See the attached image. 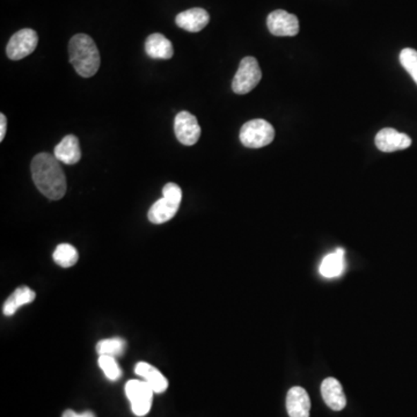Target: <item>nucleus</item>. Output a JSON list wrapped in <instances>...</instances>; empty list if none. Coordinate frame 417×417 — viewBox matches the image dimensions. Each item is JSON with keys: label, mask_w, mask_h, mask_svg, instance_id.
<instances>
[{"label": "nucleus", "mask_w": 417, "mask_h": 417, "mask_svg": "<svg viewBox=\"0 0 417 417\" xmlns=\"http://www.w3.org/2000/svg\"><path fill=\"white\" fill-rule=\"evenodd\" d=\"M32 181L41 194L49 200L59 201L66 193V178L61 162L50 153H39L32 159Z\"/></svg>", "instance_id": "obj_1"}, {"label": "nucleus", "mask_w": 417, "mask_h": 417, "mask_svg": "<svg viewBox=\"0 0 417 417\" xmlns=\"http://www.w3.org/2000/svg\"><path fill=\"white\" fill-rule=\"evenodd\" d=\"M68 55L75 72L81 77H93L100 68V54L97 44L86 34H77L70 40Z\"/></svg>", "instance_id": "obj_2"}, {"label": "nucleus", "mask_w": 417, "mask_h": 417, "mask_svg": "<svg viewBox=\"0 0 417 417\" xmlns=\"http://www.w3.org/2000/svg\"><path fill=\"white\" fill-rule=\"evenodd\" d=\"M275 138V129L262 119L248 121L240 130V142L249 149H261Z\"/></svg>", "instance_id": "obj_3"}, {"label": "nucleus", "mask_w": 417, "mask_h": 417, "mask_svg": "<svg viewBox=\"0 0 417 417\" xmlns=\"http://www.w3.org/2000/svg\"><path fill=\"white\" fill-rule=\"evenodd\" d=\"M262 78V71L260 68L259 62L254 57H245L240 62L239 68L233 78L232 90L236 94L249 93L259 85Z\"/></svg>", "instance_id": "obj_4"}, {"label": "nucleus", "mask_w": 417, "mask_h": 417, "mask_svg": "<svg viewBox=\"0 0 417 417\" xmlns=\"http://www.w3.org/2000/svg\"><path fill=\"white\" fill-rule=\"evenodd\" d=\"M124 389L133 414L139 417L149 414L152 407L153 394H155L149 384L144 380L131 379L126 382Z\"/></svg>", "instance_id": "obj_5"}, {"label": "nucleus", "mask_w": 417, "mask_h": 417, "mask_svg": "<svg viewBox=\"0 0 417 417\" xmlns=\"http://www.w3.org/2000/svg\"><path fill=\"white\" fill-rule=\"evenodd\" d=\"M39 43V36L30 28L16 32L7 44L6 54L12 61H20L34 52Z\"/></svg>", "instance_id": "obj_6"}, {"label": "nucleus", "mask_w": 417, "mask_h": 417, "mask_svg": "<svg viewBox=\"0 0 417 417\" xmlns=\"http://www.w3.org/2000/svg\"><path fill=\"white\" fill-rule=\"evenodd\" d=\"M174 133L179 142L183 145L191 146L198 142L202 130L195 115L189 111H180L175 116Z\"/></svg>", "instance_id": "obj_7"}, {"label": "nucleus", "mask_w": 417, "mask_h": 417, "mask_svg": "<svg viewBox=\"0 0 417 417\" xmlns=\"http://www.w3.org/2000/svg\"><path fill=\"white\" fill-rule=\"evenodd\" d=\"M269 32L275 36H296L299 32L297 16L284 10H276L267 19Z\"/></svg>", "instance_id": "obj_8"}, {"label": "nucleus", "mask_w": 417, "mask_h": 417, "mask_svg": "<svg viewBox=\"0 0 417 417\" xmlns=\"http://www.w3.org/2000/svg\"><path fill=\"white\" fill-rule=\"evenodd\" d=\"M375 146L382 152H395L406 150L411 145V137L406 133H399L392 128H385L377 133Z\"/></svg>", "instance_id": "obj_9"}, {"label": "nucleus", "mask_w": 417, "mask_h": 417, "mask_svg": "<svg viewBox=\"0 0 417 417\" xmlns=\"http://www.w3.org/2000/svg\"><path fill=\"white\" fill-rule=\"evenodd\" d=\"M209 21H210V16L207 11L200 7L181 12L175 18V23L180 28L191 32H201L207 27Z\"/></svg>", "instance_id": "obj_10"}, {"label": "nucleus", "mask_w": 417, "mask_h": 417, "mask_svg": "<svg viewBox=\"0 0 417 417\" xmlns=\"http://www.w3.org/2000/svg\"><path fill=\"white\" fill-rule=\"evenodd\" d=\"M321 394L327 406L335 411L344 409L346 406V398L343 392L341 382L335 378L325 379L321 384Z\"/></svg>", "instance_id": "obj_11"}, {"label": "nucleus", "mask_w": 417, "mask_h": 417, "mask_svg": "<svg viewBox=\"0 0 417 417\" xmlns=\"http://www.w3.org/2000/svg\"><path fill=\"white\" fill-rule=\"evenodd\" d=\"M286 409L290 417H310V401L308 392L296 386L289 391Z\"/></svg>", "instance_id": "obj_12"}, {"label": "nucleus", "mask_w": 417, "mask_h": 417, "mask_svg": "<svg viewBox=\"0 0 417 417\" xmlns=\"http://www.w3.org/2000/svg\"><path fill=\"white\" fill-rule=\"evenodd\" d=\"M135 372L144 382L149 384L150 387L152 388L155 394H162L169 387V380H167L165 375H162V372L159 371L155 366L149 364V363H137Z\"/></svg>", "instance_id": "obj_13"}, {"label": "nucleus", "mask_w": 417, "mask_h": 417, "mask_svg": "<svg viewBox=\"0 0 417 417\" xmlns=\"http://www.w3.org/2000/svg\"><path fill=\"white\" fill-rule=\"evenodd\" d=\"M54 155L65 165H75L80 162L81 150L77 137L73 135L65 136L54 150Z\"/></svg>", "instance_id": "obj_14"}, {"label": "nucleus", "mask_w": 417, "mask_h": 417, "mask_svg": "<svg viewBox=\"0 0 417 417\" xmlns=\"http://www.w3.org/2000/svg\"><path fill=\"white\" fill-rule=\"evenodd\" d=\"M145 52L153 59H169L174 55L171 41L159 32L151 34L146 39Z\"/></svg>", "instance_id": "obj_15"}, {"label": "nucleus", "mask_w": 417, "mask_h": 417, "mask_svg": "<svg viewBox=\"0 0 417 417\" xmlns=\"http://www.w3.org/2000/svg\"><path fill=\"white\" fill-rule=\"evenodd\" d=\"M180 204L176 202L171 201L169 198H162L152 207H150L149 220L153 224L167 223L171 218H174L175 214H178Z\"/></svg>", "instance_id": "obj_16"}, {"label": "nucleus", "mask_w": 417, "mask_h": 417, "mask_svg": "<svg viewBox=\"0 0 417 417\" xmlns=\"http://www.w3.org/2000/svg\"><path fill=\"white\" fill-rule=\"evenodd\" d=\"M36 294L28 286H20L4 303L3 312L6 317H12L20 308L35 301Z\"/></svg>", "instance_id": "obj_17"}, {"label": "nucleus", "mask_w": 417, "mask_h": 417, "mask_svg": "<svg viewBox=\"0 0 417 417\" xmlns=\"http://www.w3.org/2000/svg\"><path fill=\"white\" fill-rule=\"evenodd\" d=\"M344 268H346L344 252L342 248H339L335 252L325 256L319 272L324 277L335 278L342 275Z\"/></svg>", "instance_id": "obj_18"}, {"label": "nucleus", "mask_w": 417, "mask_h": 417, "mask_svg": "<svg viewBox=\"0 0 417 417\" xmlns=\"http://www.w3.org/2000/svg\"><path fill=\"white\" fill-rule=\"evenodd\" d=\"M54 261L62 268H71L79 259V254L75 247L70 243H61L54 252Z\"/></svg>", "instance_id": "obj_19"}, {"label": "nucleus", "mask_w": 417, "mask_h": 417, "mask_svg": "<svg viewBox=\"0 0 417 417\" xmlns=\"http://www.w3.org/2000/svg\"><path fill=\"white\" fill-rule=\"evenodd\" d=\"M126 349V341L122 337H111L101 340L97 344V353L99 356L106 355L111 357H119L123 355L124 350Z\"/></svg>", "instance_id": "obj_20"}, {"label": "nucleus", "mask_w": 417, "mask_h": 417, "mask_svg": "<svg viewBox=\"0 0 417 417\" xmlns=\"http://www.w3.org/2000/svg\"><path fill=\"white\" fill-rule=\"evenodd\" d=\"M99 366L101 370L104 371V375L107 377L111 382L119 380L122 375V370H121L119 363L116 362L115 357L111 356L102 355L99 357Z\"/></svg>", "instance_id": "obj_21"}, {"label": "nucleus", "mask_w": 417, "mask_h": 417, "mask_svg": "<svg viewBox=\"0 0 417 417\" xmlns=\"http://www.w3.org/2000/svg\"><path fill=\"white\" fill-rule=\"evenodd\" d=\"M400 63L404 70L411 75L417 84V52L415 49L406 48L400 54Z\"/></svg>", "instance_id": "obj_22"}, {"label": "nucleus", "mask_w": 417, "mask_h": 417, "mask_svg": "<svg viewBox=\"0 0 417 417\" xmlns=\"http://www.w3.org/2000/svg\"><path fill=\"white\" fill-rule=\"evenodd\" d=\"M162 198H169V200H171V201H174L176 202V203L181 204V188L179 187L176 183L169 182V183H167L165 187L162 188Z\"/></svg>", "instance_id": "obj_23"}, {"label": "nucleus", "mask_w": 417, "mask_h": 417, "mask_svg": "<svg viewBox=\"0 0 417 417\" xmlns=\"http://www.w3.org/2000/svg\"><path fill=\"white\" fill-rule=\"evenodd\" d=\"M63 417H97L94 415V413L92 411H84V413H81V414H78L75 411H71V409H68V411H64V414H63Z\"/></svg>", "instance_id": "obj_24"}, {"label": "nucleus", "mask_w": 417, "mask_h": 417, "mask_svg": "<svg viewBox=\"0 0 417 417\" xmlns=\"http://www.w3.org/2000/svg\"><path fill=\"white\" fill-rule=\"evenodd\" d=\"M7 120L4 114H0V142H3L6 135Z\"/></svg>", "instance_id": "obj_25"}]
</instances>
